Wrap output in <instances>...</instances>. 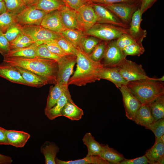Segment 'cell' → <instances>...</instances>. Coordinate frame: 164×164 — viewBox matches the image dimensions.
Masks as SVG:
<instances>
[{
  "mask_svg": "<svg viewBox=\"0 0 164 164\" xmlns=\"http://www.w3.org/2000/svg\"><path fill=\"white\" fill-rule=\"evenodd\" d=\"M3 61L13 66L31 71L44 79L48 84H55L56 83L58 63L56 60L37 56L4 57Z\"/></svg>",
  "mask_w": 164,
  "mask_h": 164,
  "instance_id": "6da1fadb",
  "label": "cell"
},
{
  "mask_svg": "<svg viewBox=\"0 0 164 164\" xmlns=\"http://www.w3.org/2000/svg\"><path fill=\"white\" fill-rule=\"evenodd\" d=\"M77 48L76 68L69 79L68 85L82 86L99 80L97 73L98 70L103 67V65L100 61L93 60L81 47Z\"/></svg>",
  "mask_w": 164,
  "mask_h": 164,
  "instance_id": "7a4b0ae2",
  "label": "cell"
},
{
  "mask_svg": "<svg viewBox=\"0 0 164 164\" xmlns=\"http://www.w3.org/2000/svg\"><path fill=\"white\" fill-rule=\"evenodd\" d=\"M164 77L128 82L126 86L142 104L148 105L164 95Z\"/></svg>",
  "mask_w": 164,
  "mask_h": 164,
  "instance_id": "3957f363",
  "label": "cell"
},
{
  "mask_svg": "<svg viewBox=\"0 0 164 164\" xmlns=\"http://www.w3.org/2000/svg\"><path fill=\"white\" fill-rule=\"evenodd\" d=\"M102 41H106L116 39L124 33H128V29L112 25L96 22L85 32Z\"/></svg>",
  "mask_w": 164,
  "mask_h": 164,
  "instance_id": "277c9868",
  "label": "cell"
},
{
  "mask_svg": "<svg viewBox=\"0 0 164 164\" xmlns=\"http://www.w3.org/2000/svg\"><path fill=\"white\" fill-rule=\"evenodd\" d=\"M123 78L128 82L152 78L146 74L141 64L124 58L116 67Z\"/></svg>",
  "mask_w": 164,
  "mask_h": 164,
  "instance_id": "5b68a950",
  "label": "cell"
},
{
  "mask_svg": "<svg viewBox=\"0 0 164 164\" xmlns=\"http://www.w3.org/2000/svg\"><path fill=\"white\" fill-rule=\"evenodd\" d=\"M114 14L128 27L132 16L140 7V1L135 2H122L101 5Z\"/></svg>",
  "mask_w": 164,
  "mask_h": 164,
  "instance_id": "8992f818",
  "label": "cell"
},
{
  "mask_svg": "<svg viewBox=\"0 0 164 164\" xmlns=\"http://www.w3.org/2000/svg\"><path fill=\"white\" fill-rule=\"evenodd\" d=\"M22 32L30 37L37 45L55 39L61 34L46 29L40 25H30L21 26Z\"/></svg>",
  "mask_w": 164,
  "mask_h": 164,
  "instance_id": "52a82bcc",
  "label": "cell"
},
{
  "mask_svg": "<svg viewBox=\"0 0 164 164\" xmlns=\"http://www.w3.org/2000/svg\"><path fill=\"white\" fill-rule=\"evenodd\" d=\"M76 56L68 55L62 57L57 61L56 83L68 88V82L73 73L74 67L76 63Z\"/></svg>",
  "mask_w": 164,
  "mask_h": 164,
  "instance_id": "ba28073f",
  "label": "cell"
},
{
  "mask_svg": "<svg viewBox=\"0 0 164 164\" xmlns=\"http://www.w3.org/2000/svg\"><path fill=\"white\" fill-rule=\"evenodd\" d=\"M125 58L122 50L118 47L114 39L108 41L104 56L100 62L104 67H116Z\"/></svg>",
  "mask_w": 164,
  "mask_h": 164,
  "instance_id": "9c48e42d",
  "label": "cell"
},
{
  "mask_svg": "<svg viewBox=\"0 0 164 164\" xmlns=\"http://www.w3.org/2000/svg\"><path fill=\"white\" fill-rule=\"evenodd\" d=\"M76 12L80 28L84 32L97 22L96 16L90 2L82 6Z\"/></svg>",
  "mask_w": 164,
  "mask_h": 164,
  "instance_id": "30bf717a",
  "label": "cell"
},
{
  "mask_svg": "<svg viewBox=\"0 0 164 164\" xmlns=\"http://www.w3.org/2000/svg\"><path fill=\"white\" fill-rule=\"evenodd\" d=\"M47 13L32 6L27 7L17 14V23L21 26L27 25H40Z\"/></svg>",
  "mask_w": 164,
  "mask_h": 164,
  "instance_id": "8fae6325",
  "label": "cell"
},
{
  "mask_svg": "<svg viewBox=\"0 0 164 164\" xmlns=\"http://www.w3.org/2000/svg\"><path fill=\"white\" fill-rule=\"evenodd\" d=\"M97 18V22L112 25L128 29L114 14L107 8L101 5L92 3Z\"/></svg>",
  "mask_w": 164,
  "mask_h": 164,
  "instance_id": "7c38bea8",
  "label": "cell"
},
{
  "mask_svg": "<svg viewBox=\"0 0 164 164\" xmlns=\"http://www.w3.org/2000/svg\"><path fill=\"white\" fill-rule=\"evenodd\" d=\"M119 89L122 95L126 116L128 119L132 120L142 104L131 93L126 85H123Z\"/></svg>",
  "mask_w": 164,
  "mask_h": 164,
  "instance_id": "4fadbf2b",
  "label": "cell"
},
{
  "mask_svg": "<svg viewBox=\"0 0 164 164\" xmlns=\"http://www.w3.org/2000/svg\"><path fill=\"white\" fill-rule=\"evenodd\" d=\"M142 15L139 7L133 15L128 28V34L138 43H142L147 35L146 30L142 29L141 26Z\"/></svg>",
  "mask_w": 164,
  "mask_h": 164,
  "instance_id": "5bb4252c",
  "label": "cell"
},
{
  "mask_svg": "<svg viewBox=\"0 0 164 164\" xmlns=\"http://www.w3.org/2000/svg\"><path fill=\"white\" fill-rule=\"evenodd\" d=\"M40 25L46 29L60 34L66 29L63 24L59 10L46 13Z\"/></svg>",
  "mask_w": 164,
  "mask_h": 164,
  "instance_id": "9a60e30c",
  "label": "cell"
},
{
  "mask_svg": "<svg viewBox=\"0 0 164 164\" xmlns=\"http://www.w3.org/2000/svg\"><path fill=\"white\" fill-rule=\"evenodd\" d=\"M97 77L99 80L101 79L109 80L119 89L123 85H126L128 83L122 77L117 67H102L98 70Z\"/></svg>",
  "mask_w": 164,
  "mask_h": 164,
  "instance_id": "2e32d148",
  "label": "cell"
},
{
  "mask_svg": "<svg viewBox=\"0 0 164 164\" xmlns=\"http://www.w3.org/2000/svg\"><path fill=\"white\" fill-rule=\"evenodd\" d=\"M0 77L12 83L29 86L14 67L4 62L0 64Z\"/></svg>",
  "mask_w": 164,
  "mask_h": 164,
  "instance_id": "e0dca14e",
  "label": "cell"
},
{
  "mask_svg": "<svg viewBox=\"0 0 164 164\" xmlns=\"http://www.w3.org/2000/svg\"><path fill=\"white\" fill-rule=\"evenodd\" d=\"M72 101L73 100L68 89L65 90L55 104L51 109L44 112L45 115L50 120L62 116L61 111L62 109L67 102Z\"/></svg>",
  "mask_w": 164,
  "mask_h": 164,
  "instance_id": "ac0fdd59",
  "label": "cell"
},
{
  "mask_svg": "<svg viewBox=\"0 0 164 164\" xmlns=\"http://www.w3.org/2000/svg\"><path fill=\"white\" fill-rule=\"evenodd\" d=\"M5 134L9 145L16 148L24 147L30 137L29 133L22 131L5 129Z\"/></svg>",
  "mask_w": 164,
  "mask_h": 164,
  "instance_id": "d6986e66",
  "label": "cell"
},
{
  "mask_svg": "<svg viewBox=\"0 0 164 164\" xmlns=\"http://www.w3.org/2000/svg\"><path fill=\"white\" fill-rule=\"evenodd\" d=\"M151 164H163L164 162V143L158 141L145 155Z\"/></svg>",
  "mask_w": 164,
  "mask_h": 164,
  "instance_id": "ffe728a7",
  "label": "cell"
},
{
  "mask_svg": "<svg viewBox=\"0 0 164 164\" xmlns=\"http://www.w3.org/2000/svg\"><path fill=\"white\" fill-rule=\"evenodd\" d=\"M59 11L63 24L66 29H81L75 10L66 5L62 7Z\"/></svg>",
  "mask_w": 164,
  "mask_h": 164,
  "instance_id": "44dd1931",
  "label": "cell"
},
{
  "mask_svg": "<svg viewBox=\"0 0 164 164\" xmlns=\"http://www.w3.org/2000/svg\"><path fill=\"white\" fill-rule=\"evenodd\" d=\"M14 67L19 72L29 86L40 87L48 84L44 79L31 71L21 67Z\"/></svg>",
  "mask_w": 164,
  "mask_h": 164,
  "instance_id": "7402d4cb",
  "label": "cell"
},
{
  "mask_svg": "<svg viewBox=\"0 0 164 164\" xmlns=\"http://www.w3.org/2000/svg\"><path fill=\"white\" fill-rule=\"evenodd\" d=\"M132 121L145 127L155 121L148 105L144 104H142L140 107Z\"/></svg>",
  "mask_w": 164,
  "mask_h": 164,
  "instance_id": "603a6c76",
  "label": "cell"
},
{
  "mask_svg": "<svg viewBox=\"0 0 164 164\" xmlns=\"http://www.w3.org/2000/svg\"><path fill=\"white\" fill-rule=\"evenodd\" d=\"M101 144V150L99 155L109 164H119L125 158L122 154L108 145Z\"/></svg>",
  "mask_w": 164,
  "mask_h": 164,
  "instance_id": "cb8c5ba5",
  "label": "cell"
},
{
  "mask_svg": "<svg viewBox=\"0 0 164 164\" xmlns=\"http://www.w3.org/2000/svg\"><path fill=\"white\" fill-rule=\"evenodd\" d=\"M60 148L54 142H45L42 145L40 151L43 155L46 164H56L55 159Z\"/></svg>",
  "mask_w": 164,
  "mask_h": 164,
  "instance_id": "d4e9b609",
  "label": "cell"
},
{
  "mask_svg": "<svg viewBox=\"0 0 164 164\" xmlns=\"http://www.w3.org/2000/svg\"><path fill=\"white\" fill-rule=\"evenodd\" d=\"M66 5L63 0H36L32 6L48 13L60 10Z\"/></svg>",
  "mask_w": 164,
  "mask_h": 164,
  "instance_id": "484cf974",
  "label": "cell"
},
{
  "mask_svg": "<svg viewBox=\"0 0 164 164\" xmlns=\"http://www.w3.org/2000/svg\"><path fill=\"white\" fill-rule=\"evenodd\" d=\"M61 114L62 116L71 120L78 121L84 115V111L72 101L66 104L61 111Z\"/></svg>",
  "mask_w": 164,
  "mask_h": 164,
  "instance_id": "4316f807",
  "label": "cell"
},
{
  "mask_svg": "<svg viewBox=\"0 0 164 164\" xmlns=\"http://www.w3.org/2000/svg\"><path fill=\"white\" fill-rule=\"evenodd\" d=\"M68 89V88H66L57 83L55 84L54 86H50L44 112L52 108L55 104L64 91Z\"/></svg>",
  "mask_w": 164,
  "mask_h": 164,
  "instance_id": "83f0119b",
  "label": "cell"
},
{
  "mask_svg": "<svg viewBox=\"0 0 164 164\" xmlns=\"http://www.w3.org/2000/svg\"><path fill=\"white\" fill-rule=\"evenodd\" d=\"M56 164H109L99 155L87 156L83 159L65 161L55 159Z\"/></svg>",
  "mask_w": 164,
  "mask_h": 164,
  "instance_id": "f1b7e54d",
  "label": "cell"
},
{
  "mask_svg": "<svg viewBox=\"0 0 164 164\" xmlns=\"http://www.w3.org/2000/svg\"><path fill=\"white\" fill-rule=\"evenodd\" d=\"M37 45L35 43L29 46L10 50L4 57H21L27 58L35 57Z\"/></svg>",
  "mask_w": 164,
  "mask_h": 164,
  "instance_id": "f546056e",
  "label": "cell"
},
{
  "mask_svg": "<svg viewBox=\"0 0 164 164\" xmlns=\"http://www.w3.org/2000/svg\"><path fill=\"white\" fill-rule=\"evenodd\" d=\"M60 34L76 48L80 47L81 40L86 35L81 29H68L64 30Z\"/></svg>",
  "mask_w": 164,
  "mask_h": 164,
  "instance_id": "4dcf8cb0",
  "label": "cell"
},
{
  "mask_svg": "<svg viewBox=\"0 0 164 164\" xmlns=\"http://www.w3.org/2000/svg\"><path fill=\"white\" fill-rule=\"evenodd\" d=\"M82 140L87 148L88 152L87 156L99 155L101 150V144L95 139L91 133H86Z\"/></svg>",
  "mask_w": 164,
  "mask_h": 164,
  "instance_id": "1f68e13d",
  "label": "cell"
},
{
  "mask_svg": "<svg viewBox=\"0 0 164 164\" xmlns=\"http://www.w3.org/2000/svg\"><path fill=\"white\" fill-rule=\"evenodd\" d=\"M148 106L155 121L164 118V95L157 97Z\"/></svg>",
  "mask_w": 164,
  "mask_h": 164,
  "instance_id": "d6a6232c",
  "label": "cell"
},
{
  "mask_svg": "<svg viewBox=\"0 0 164 164\" xmlns=\"http://www.w3.org/2000/svg\"><path fill=\"white\" fill-rule=\"evenodd\" d=\"M16 15L7 11L0 15V30L4 34L11 26L17 23Z\"/></svg>",
  "mask_w": 164,
  "mask_h": 164,
  "instance_id": "836d02e7",
  "label": "cell"
},
{
  "mask_svg": "<svg viewBox=\"0 0 164 164\" xmlns=\"http://www.w3.org/2000/svg\"><path fill=\"white\" fill-rule=\"evenodd\" d=\"M10 43L11 50L27 47L35 42L30 37L21 32Z\"/></svg>",
  "mask_w": 164,
  "mask_h": 164,
  "instance_id": "e575fe53",
  "label": "cell"
},
{
  "mask_svg": "<svg viewBox=\"0 0 164 164\" xmlns=\"http://www.w3.org/2000/svg\"><path fill=\"white\" fill-rule=\"evenodd\" d=\"M102 40L93 36L85 35L80 42V46L87 54H90L96 46Z\"/></svg>",
  "mask_w": 164,
  "mask_h": 164,
  "instance_id": "d590c367",
  "label": "cell"
},
{
  "mask_svg": "<svg viewBox=\"0 0 164 164\" xmlns=\"http://www.w3.org/2000/svg\"><path fill=\"white\" fill-rule=\"evenodd\" d=\"M9 12L17 14L27 6L23 0H3Z\"/></svg>",
  "mask_w": 164,
  "mask_h": 164,
  "instance_id": "8d00e7d4",
  "label": "cell"
},
{
  "mask_svg": "<svg viewBox=\"0 0 164 164\" xmlns=\"http://www.w3.org/2000/svg\"><path fill=\"white\" fill-rule=\"evenodd\" d=\"M145 128L151 130L154 133L155 136V143H156L164 135V118L154 121Z\"/></svg>",
  "mask_w": 164,
  "mask_h": 164,
  "instance_id": "74e56055",
  "label": "cell"
},
{
  "mask_svg": "<svg viewBox=\"0 0 164 164\" xmlns=\"http://www.w3.org/2000/svg\"><path fill=\"white\" fill-rule=\"evenodd\" d=\"M125 56H140L145 51L142 43L135 42L125 48L122 50Z\"/></svg>",
  "mask_w": 164,
  "mask_h": 164,
  "instance_id": "f35d334b",
  "label": "cell"
},
{
  "mask_svg": "<svg viewBox=\"0 0 164 164\" xmlns=\"http://www.w3.org/2000/svg\"><path fill=\"white\" fill-rule=\"evenodd\" d=\"M55 39L62 50L67 54L76 55L77 48L61 35Z\"/></svg>",
  "mask_w": 164,
  "mask_h": 164,
  "instance_id": "ab89813d",
  "label": "cell"
},
{
  "mask_svg": "<svg viewBox=\"0 0 164 164\" xmlns=\"http://www.w3.org/2000/svg\"><path fill=\"white\" fill-rule=\"evenodd\" d=\"M107 42L101 41L96 46L92 52L89 54L93 60L96 62L101 61L104 56Z\"/></svg>",
  "mask_w": 164,
  "mask_h": 164,
  "instance_id": "60d3db41",
  "label": "cell"
},
{
  "mask_svg": "<svg viewBox=\"0 0 164 164\" xmlns=\"http://www.w3.org/2000/svg\"><path fill=\"white\" fill-rule=\"evenodd\" d=\"M36 55L37 57L54 60L57 61L62 57L50 51L44 43L37 46L36 50Z\"/></svg>",
  "mask_w": 164,
  "mask_h": 164,
  "instance_id": "b9f144b4",
  "label": "cell"
},
{
  "mask_svg": "<svg viewBox=\"0 0 164 164\" xmlns=\"http://www.w3.org/2000/svg\"><path fill=\"white\" fill-rule=\"evenodd\" d=\"M43 43L50 51L61 57L68 55L62 50L55 39L46 41Z\"/></svg>",
  "mask_w": 164,
  "mask_h": 164,
  "instance_id": "7bdbcfd3",
  "label": "cell"
},
{
  "mask_svg": "<svg viewBox=\"0 0 164 164\" xmlns=\"http://www.w3.org/2000/svg\"><path fill=\"white\" fill-rule=\"evenodd\" d=\"M21 32V26L16 23L11 26L4 34L10 42Z\"/></svg>",
  "mask_w": 164,
  "mask_h": 164,
  "instance_id": "ee69618b",
  "label": "cell"
},
{
  "mask_svg": "<svg viewBox=\"0 0 164 164\" xmlns=\"http://www.w3.org/2000/svg\"><path fill=\"white\" fill-rule=\"evenodd\" d=\"M116 40L117 46L122 50L128 45L136 42L127 33L122 34Z\"/></svg>",
  "mask_w": 164,
  "mask_h": 164,
  "instance_id": "f6af8a7d",
  "label": "cell"
},
{
  "mask_svg": "<svg viewBox=\"0 0 164 164\" xmlns=\"http://www.w3.org/2000/svg\"><path fill=\"white\" fill-rule=\"evenodd\" d=\"M149 161L145 155L142 156L132 159H127L125 158L119 164H147Z\"/></svg>",
  "mask_w": 164,
  "mask_h": 164,
  "instance_id": "bcb514c9",
  "label": "cell"
},
{
  "mask_svg": "<svg viewBox=\"0 0 164 164\" xmlns=\"http://www.w3.org/2000/svg\"><path fill=\"white\" fill-rule=\"evenodd\" d=\"M10 50V42L4 34L0 35V53L3 56Z\"/></svg>",
  "mask_w": 164,
  "mask_h": 164,
  "instance_id": "7dc6e473",
  "label": "cell"
},
{
  "mask_svg": "<svg viewBox=\"0 0 164 164\" xmlns=\"http://www.w3.org/2000/svg\"><path fill=\"white\" fill-rule=\"evenodd\" d=\"M66 5L75 11L89 2L87 0H63Z\"/></svg>",
  "mask_w": 164,
  "mask_h": 164,
  "instance_id": "c3c4849f",
  "label": "cell"
},
{
  "mask_svg": "<svg viewBox=\"0 0 164 164\" xmlns=\"http://www.w3.org/2000/svg\"><path fill=\"white\" fill-rule=\"evenodd\" d=\"M92 3L100 5L107 4L122 2H135L140 1V0H87Z\"/></svg>",
  "mask_w": 164,
  "mask_h": 164,
  "instance_id": "681fc988",
  "label": "cell"
},
{
  "mask_svg": "<svg viewBox=\"0 0 164 164\" xmlns=\"http://www.w3.org/2000/svg\"><path fill=\"white\" fill-rule=\"evenodd\" d=\"M157 0H140V9L142 14L152 6Z\"/></svg>",
  "mask_w": 164,
  "mask_h": 164,
  "instance_id": "f907efd6",
  "label": "cell"
},
{
  "mask_svg": "<svg viewBox=\"0 0 164 164\" xmlns=\"http://www.w3.org/2000/svg\"><path fill=\"white\" fill-rule=\"evenodd\" d=\"M5 129L0 127V145H9L5 134Z\"/></svg>",
  "mask_w": 164,
  "mask_h": 164,
  "instance_id": "816d5d0a",
  "label": "cell"
},
{
  "mask_svg": "<svg viewBox=\"0 0 164 164\" xmlns=\"http://www.w3.org/2000/svg\"><path fill=\"white\" fill-rule=\"evenodd\" d=\"M12 162L10 157L0 154V164H10Z\"/></svg>",
  "mask_w": 164,
  "mask_h": 164,
  "instance_id": "f5cc1de1",
  "label": "cell"
},
{
  "mask_svg": "<svg viewBox=\"0 0 164 164\" xmlns=\"http://www.w3.org/2000/svg\"><path fill=\"white\" fill-rule=\"evenodd\" d=\"M6 12L7 9L4 2L0 1V15Z\"/></svg>",
  "mask_w": 164,
  "mask_h": 164,
  "instance_id": "db71d44e",
  "label": "cell"
},
{
  "mask_svg": "<svg viewBox=\"0 0 164 164\" xmlns=\"http://www.w3.org/2000/svg\"><path fill=\"white\" fill-rule=\"evenodd\" d=\"M36 0H23L26 5L27 6H32Z\"/></svg>",
  "mask_w": 164,
  "mask_h": 164,
  "instance_id": "11a10c76",
  "label": "cell"
},
{
  "mask_svg": "<svg viewBox=\"0 0 164 164\" xmlns=\"http://www.w3.org/2000/svg\"><path fill=\"white\" fill-rule=\"evenodd\" d=\"M158 141L164 143V135H163L160 138Z\"/></svg>",
  "mask_w": 164,
  "mask_h": 164,
  "instance_id": "9f6ffc18",
  "label": "cell"
},
{
  "mask_svg": "<svg viewBox=\"0 0 164 164\" xmlns=\"http://www.w3.org/2000/svg\"><path fill=\"white\" fill-rule=\"evenodd\" d=\"M4 34L3 32L0 30V35H1Z\"/></svg>",
  "mask_w": 164,
  "mask_h": 164,
  "instance_id": "6f0895ef",
  "label": "cell"
},
{
  "mask_svg": "<svg viewBox=\"0 0 164 164\" xmlns=\"http://www.w3.org/2000/svg\"><path fill=\"white\" fill-rule=\"evenodd\" d=\"M3 0H0V1H3Z\"/></svg>",
  "mask_w": 164,
  "mask_h": 164,
  "instance_id": "680465c9",
  "label": "cell"
},
{
  "mask_svg": "<svg viewBox=\"0 0 164 164\" xmlns=\"http://www.w3.org/2000/svg\"></svg>",
  "mask_w": 164,
  "mask_h": 164,
  "instance_id": "91938a15",
  "label": "cell"
}]
</instances>
